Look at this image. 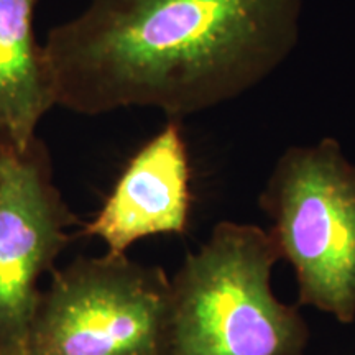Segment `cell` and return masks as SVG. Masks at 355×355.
<instances>
[{
  "label": "cell",
  "instance_id": "6da1fadb",
  "mask_svg": "<svg viewBox=\"0 0 355 355\" xmlns=\"http://www.w3.org/2000/svg\"><path fill=\"white\" fill-rule=\"evenodd\" d=\"M304 0H91L48 32L55 105L183 121L265 81L300 40Z\"/></svg>",
  "mask_w": 355,
  "mask_h": 355
},
{
  "label": "cell",
  "instance_id": "7a4b0ae2",
  "mask_svg": "<svg viewBox=\"0 0 355 355\" xmlns=\"http://www.w3.org/2000/svg\"><path fill=\"white\" fill-rule=\"evenodd\" d=\"M278 260L268 230L219 222L171 278L173 355H304L298 304L272 291Z\"/></svg>",
  "mask_w": 355,
  "mask_h": 355
},
{
  "label": "cell",
  "instance_id": "3957f363",
  "mask_svg": "<svg viewBox=\"0 0 355 355\" xmlns=\"http://www.w3.org/2000/svg\"><path fill=\"white\" fill-rule=\"evenodd\" d=\"M298 306L355 321V165L332 137L286 148L259 198Z\"/></svg>",
  "mask_w": 355,
  "mask_h": 355
},
{
  "label": "cell",
  "instance_id": "277c9868",
  "mask_svg": "<svg viewBox=\"0 0 355 355\" xmlns=\"http://www.w3.org/2000/svg\"><path fill=\"white\" fill-rule=\"evenodd\" d=\"M28 355H173L171 278L128 257H79L42 291Z\"/></svg>",
  "mask_w": 355,
  "mask_h": 355
},
{
  "label": "cell",
  "instance_id": "5b68a950",
  "mask_svg": "<svg viewBox=\"0 0 355 355\" xmlns=\"http://www.w3.org/2000/svg\"><path fill=\"white\" fill-rule=\"evenodd\" d=\"M78 222L53 181L40 137L19 148L0 133V355H28L42 290Z\"/></svg>",
  "mask_w": 355,
  "mask_h": 355
},
{
  "label": "cell",
  "instance_id": "8992f818",
  "mask_svg": "<svg viewBox=\"0 0 355 355\" xmlns=\"http://www.w3.org/2000/svg\"><path fill=\"white\" fill-rule=\"evenodd\" d=\"M191 166L181 121L166 125L130 158L112 193L81 235L97 237L107 252L123 255L141 239L186 234L189 225Z\"/></svg>",
  "mask_w": 355,
  "mask_h": 355
},
{
  "label": "cell",
  "instance_id": "52a82bcc",
  "mask_svg": "<svg viewBox=\"0 0 355 355\" xmlns=\"http://www.w3.org/2000/svg\"><path fill=\"white\" fill-rule=\"evenodd\" d=\"M40 0H0V133L19 148L37 135L38 123L55 107L33 32Z\"/></svg>",
  "mask_w": 355,
  "mask_h": 355
}]
</instances>
